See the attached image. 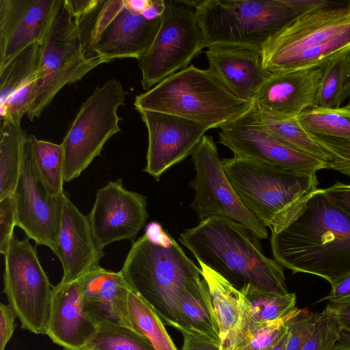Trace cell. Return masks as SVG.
<instances>
[{"label":"cell","instance_id":"obj_24","mask_svg":"<svg viewBox=\"0 0 350 350\" xmlns=\"http://www.w3.org/2000/svg\"><path fill=\"white\" fill-rule=\"evenodd\" d=\"M85 57L80 27L62 5L48 36L40 44L36 72L41 80Z\"/></svg>","mask_w":350,"mask_h":350},{"label":"cell","instance_id":"obj_43","mask_svg":"<svg viewBox=\"0 0 350 350\" xmlns=\"http://www.w3.org/2000/svg\"><path fill=\"white\" fill-rule=\"evenodd\" d=\"M14 311L9 304H0V350H5L15 329Z\"/></svg>","mask_w":350,"mask_h":350},{"label":"cell","instance_id":"obj_29","mask_svg":"<svg viewBox=\"0 0 350 350\" xmlns=\"http://www.w3.org/2000/svg\"><path fill=\"white\" fill-rule=\"evenodd\" d=\"M321 68L314 107L338 109L350 98V47L333 56Z\"/></svg>","mask_w":350,"mask_h":350},{"label":"cell","instance_id":"obj_22","mask_svg":"<svg viewBox=\"0 0 350 350\" xmlns=\"http://www.w3.org/2000/svg\"><path fill=\"white\" fill-rule=\"evenodd\" d=\"M297 119L310 137L330 154V169L350 178V109L312 107Z\"/></svg>","mask_w":350,"mask_h":350},{"label":"cell","instance_id":"obj_5","mask_svg":"<svg viewBox=\"0 0 350 350\" xmlns=\"http://www.w3.org/2000/svg\"><path fill=\"white\" fill-rule=\"evenodd\" d=\"M253 103L232 94L207 68L191 65L137 95L138 110L168 113L199 123L208 129L222 128L235 120Z\"/></svg>","mask_w":350,"mask_h":350},{"label":"cell","instance_id":"obj_15","mask_svg":"<svg viewBox=\"0 0 350 350\" xmlns=\"http://www.w3.org/2000/svg\"><path fill=\"white\" fill-rule=\"evenodd\" d=\"M148 134L144 172L157 180L174 165L191 155L208 130L196 122L174 115L138 110Z\"/></svg>","mask_w":350,"mask_h":350},{"label":"cell","instance_id":"obj_32","mask_svg":"<svg viewBox=\"0 0 350 350\" xmlns=\"http://www.w3.org/2000/svg\"><path fill=\"white\" fill-rule=\"evenodd\" d=\"M128 305L133 329L146 337L156 350H178L157 313L132 291Z\"/></svg>","mask_w":350,"mask_h":350},{"label":"cell","instance_id":"obj_47","mask_svg":"<svg viewBox=\"0 0 350 350\" xmlns=\"http://www.w3.org/2000/svg\"><path fill=\"white\" fill-rule=\"evenodd\" d=\"M350 299V273L332 286L330 293L320 301L328 300L331 302Z\"/></svg>","mask_w":350,"mask_h":350},{"label":"cell","instance_id":"obj_13","mask_svg":"<svg viewBox=\"0 0 350 350\" xmlns=\"http://www.w3.org/2000/svg\"><path fill=\"white\" fill-rule=\"evenodd\" d=\"M251 108L221 128L219 133V142L228 148L235 157L295 172L316 173L322 169H330L328 163L278 139L255 120Z\"/></svg>","mask_w":350,"mask_h":350},{"label":"cell","instance_id":"obj_8","mask_svg":"<svg viewBox=\"0 0 350 350\" xmlns=\"http://www.w3.org/2000/svg\"><path fill=\"white\" fill-rule=\"evenodd\" d=\"M4 256L3 293L21 327L46 334L53 287L28 237L14 235Z\"/></svg>","mask_w":350,"mask_h":350},{"label":"cell","instance_id":"obj_53","mask_svg":"<svg viewBox=\"0 0 350 350\" xmlns=\"http://www.w3.org/2000/svg\"><path fill=\"white\" fill-rule=\"evenodd\" d=\"M345 107H347V109H350V99H349L348 103L347 104V105H345Z\"/></svg>","mask_w":350,"mask_h":350},{"label":"cell","instance_id":"obj_45","mask_svg":"<svg viewBox=\"0 0 350 350\" xmlns=\"http://www.w3.org/2000/svg\"><path fill=\"white\" fill-rule=\"evenodd\" d=\"M101 2L102 0H64L63 7L79 23L83 18L92 12Z\"/></svg>","mask_w":350,"mask_h":350},{"label":"cell","instance_id":"obj_35","mask_svg":"<svg viewBox=\"0 0 350 350\" xmlns=\"http://www.w3.org/2000/svg\"><path fill=\"white\" fill-rule=\"evenodd\" d=\"M29 139L42 177L55 193H62L65 182L62 144L39 139L33 135H29Z\"/></svg>","mask_w":350,"mask_h":350},{"label":"cell","instance_id":"obj_48","mask_svg":"<svg viewBox=\"0 0 350 350\" xmlns=\"http://www.w3.org/2000/svg\"><path fill=\"white\" fill-rule=\"evenodd\" d=\"M165 8V1L150 0L148 6L142 12V15L147 20H155L160 18Z\"/></svg>","mask_w":350,"mask_h":350},{"label":"cell","instance_id":"obj_27","mask_svg":"<svg viewBox=\"0 0 350 350\" xmlns=\"http://www.w3.org/2000/svg\"><path fill=\"white\" fill-rule=\"evenodd\" d=\"M178 310L183 323L180 328L191 329L220 343L217 318L203 279L191 282L183 289L178 299Z\"/></svg>","mask_w":350,"mask_h":350},{"label":"cell","instance_id":"obj_50","mask_svg":"<svg viewBox=\"0 0 350 350\" xmlns=\"http://www.w3.org/2000/svg\"><path fill=\"white\" fill-rule=\"evenodd\" d=\"M332 350H350V332L342 329L339 340Z\"/></svg>","mask_w":350,"mask_h":350},{"label":"cell","instance_id":"obj_30","mask_svg":"<svg viewBox=\"0 0 350 350\" xmlns=\"http://www.w3.org/2000/svg\"><path fill=\"white\" fill-rule=\"evenodd\" d=\"M28 137L21 126L1 122L0 199L13 195L20 174L24 146Z\"/></svg>","mask_w":350,"mask_h":350},{"label":"cell","instance_id":"obj_37","mask_svg":"<svg viewBox=\"0 0 350 350\" xmlns=\"http://www.w3.org/2000/svg\"><path fill=\"white\" fill-rule=\"evenodd\" d=\"M299 310L296 308L279 319L250 325L244 332L234 350H267L287 332L288 322Z\"/></svg>","mask_w":350,"mask_h":350},{"label":"cell","instance_id":"obj_36","mask_svg":"<svg viewBox=\"0 0 350 350\" xmlns=\"http://www.w3.org/2000/svg\"><path fill=\"white\" fill-rule=\"evenodd\" d=\"M124 7L123 0H102L92 12L78 23L86 57L95 56L94 51L103 33Z\"/></svg>","mask_w":350,"mask_h":350},{"label":"cell","instance_id":"obj_7","mask_svg":"<svg viewBox=\"0 0 350 350\" xmlns=\"http://www.w3.org/2000/svg\"><path fill=\"white\" fill-rule=\"evenodd\" d=\"M126 95L121 82L113 78L96 87L82 103L61 143L64 182L78 178L111 136L121 131L118 109Z\"/></svg>","mask_w":350,"mask_h":350},{"label":"cell","instance_id":"obj_10","mask_svg":"<svg viewBox=\"0 0 350 350\" xmlns=\"http://www.w3.org/2000/svg\"><path fill=\"white\" fill-rule=\"evenodd\" d=\"M191 157L196 176L189 185L196 194L190 207L199 219L227 217L258 239H267L266 227L245 206L227 178L213 137L204 135Z\"/></svg>","mask_w":350,"mask_h":350},{"label":"cell","instance_id":"obj_38","mask_svg":"<svg viewBox=\"0 0 350 350\" xmlns=\"http://www.w3.org/2000/svg\"><path fill=\"white\" fill-rule=\"evenodd\" d=\"M40 81L36 72L3 105L0 106L1 122L21 126L22 118L27 115L33 103Z\"/></svg>","mask_w":350,"mask_h":350},{"label":"cell","instance_id":"obj_34","mask_svg":"<svg viewBox=\"0 0 350 350\" xmlns=\"http://www.w3.org/2000/svg\"><path fill=\"white\" fill-rule=\"evenodd\" d=\"M83 348L95 350H156L144 335L109 322L98 323L96 334Z\"/></svg>","mask_w":350,"mask_h":350},{"label":"cell","instance_id":"obj_33","mask_svg":"<svg viewBox=\"0 0 350 350\" xmlns=\"http://www.w3.org/2000/svg\"><path fill=\"white\" fill-rule=\"evenodd\" d=\"M40 59V44L33 43L18 53L0 69V106L37 71Z\"/></svg>","mask_w":350,"mask_h":350},{"label":"cell","instance_id":"obj_3","mask_svg":"<svg viewBox=\"0 0 350 350\" xmlns=\"http://www.w3.org/2000/svg\"><path fill=\"white\" fill-rule=\"evenodd\" d=\"M120 271L164 324L183 327L178 299L189 284L200 278L201 270L159 224H149L133 243Z\"/></svg>","mask_w":350,"mask_h":350},{"label":"cell","instance_id":"obj_20","mask_svg":"<svg viewBox=\"0 0 350 350\" xmlns=\"http://www.w3.org/2000/svg\"><path fill=\"white\" fill-rule=\"evenodd\" d=\"M208 69L234 96L254 101L271 75L263 66L260 49L238 46L210 47L205 51Z\"/></svg>","mask_w":350,"mask_h":350},{"label":"cell","instance_id":"obj_9","mask_svg":"<svg viewBox=\"0 0 350 350\" xmlns=\"http://www.w3.org/2000/svg\"><path fill=\"white\" fill-rule=\"evenodd\" d=\"M204 47L194 8L178 0L165 1L157 35L146 53L137 59L143 89L149 90L187 68Z\"/></svg>","mask_w":350,"mask_h":350},{"label":"cell","instance_id":"obj_51","mask_svg":"<svg viewBox=\"0 0 350 350\" xmlns=\"http://www.w3.org/2000/svg\"><path fill=\"white\" fill-rule=\"evenodd\" d=\"M287 336L288 332H286L275 344L267 350H284Z\"/></svg>","mask_w":350,"mask_h":350},{"label":"cell","instance_id":"obj_25","mask_svg":"<svg viewBox=\"0 0 350 350\" xmlns=\"http://www.w3.org/2000/svg\"><path fill=\"white\" fill-rule=\"evenodd\" d=\"M198 262L217 318L220 350H233L240 321L239 291L219 274Z\"/></svg>","mask_w":350,"mask_h":350},{"label":"cell","instance_id":"obj_1","mask_svg":"<svg viewBox=\"0 0 350 350\" xmlns=\"http://www.w3.org/2000/svg\"><path fill=\"white\" fill-rule=\"evenodd\" d=\"M275 260L331 286L350 273V216L318 189L278 230H271Z\"/></svg>","mask_w":350,"mask_h":350},{"label":"cell","instance_id":"obj_12","mask_svg":"<svg viewBox=\"0 0 350 350\" xmlns=\"http://www.w3.org/2000/svg\"><path fill=\"white\" fill-rule=\"evenodd\" d=\"M350 30V3L331 1L306 12L273 36L262 48L263 66L271 73L285 61Z\"/></svg>","mask_w":350,"mask_h":350},{"label":"cell","instance_id":"obj_39","mask_svg":"<svg viewBox=\"0 0 350 350\" xmlns=\"http://www.w3.org/2000/svg\"><path fill=\"white\" fill-rule=\"evenodd\" d=\"M342 331L336 319L324 309L319 312L315 329L301 350H332Z\"/></svg>","mask_w":350,"mask_h":350},{"label":"cell","instance_id":"obj_16","mask_svg":"<svg viewBox=\"0 0 350 350\" xmlns=\"http://www.w3.org/2000/svg\"><path fill=\"white\" fill-rule=\"evenodd\" d=\"M64 0H0V69L33 43L42 44Z\"/></svg>","mask_w":350,"mask_h":350},{"label":"cell","instance_id":"obj_46","mask_svg":"<svg viewBox=\"0 0 350 350\" xmlns=\"http://www.w3.org/2000/svg\"><path fill=\"white\" fill-rule=\"evenodd\" d=\"M325 309L336 319L342 329L350 332V299L336 302L329 301Z\"/></svg>","mask_w":350,"mask_h":350},{"label":"cell","instance_id":"obj_4","mask_svg":"<svg viewBox=\"0 0 350 350\" xmlns=\"http://www.w3.org/2000/svg\"><path fill=\"white\" fill-rule=\"evenodd\" d=\"M310 8L308 0H204L194 10L205 47L262 51L273 36Z\"/></svg>","mask_w":350,"mask_h":350},{"label":"cell","instance_id":"obj_28","mask_svg":"<svg viewBox=\"0 0 350 350\" xmlns=\"http://www.w3.org/2000/svg\"><path fill=\"white\" fill-rule=\"evenodd\" d=\"M109 62L98 55L85 57L44 77L39 81L35 98L26 115L29 120L39 118L65 85L81 79L98 66Z\"/></svg>","mask_w":350,"mask_h":350},{"label":"cell","instance_id":"obj_19","mask_svg":"<svg viewBox=\"0 0 350 350\" xmlns=\"http://www.w3.org/2000/svg\"><path fill=\"white\" fill-rule=\"evenodd\" d=\"M98 323L83 308L82 278L53 287L46 334L63 348L84 347L96 334Z\"/></svg>","mask_w":350,"mask_h":350},{"label":"cell","instance_id":"obj_11","mask_svg":"<svg viewBox=\"0 0 350 350\" xmlns=\"http://www.w3.org/2000/svg\"><path fill=\"white\" fill-rule=\"evenodd\" d=\"M65 192V191H64ZM63 192L55 193L38 168L29 135L25 144L18 179L13 193L16 226L36 244L57 252Z\"/></svg>","mask_w":350,"mask_h":350},{"label":"cell","instance_id":"obj_42","mask_svg":"<svg viewBox=\"0 0 350 350\" xmlns=\"http://www.w3.org/2000/svg\"><path fill=\"white\" fill-rule=\"evenodd\" d=\"M183 336L181 350H220V343L191 329H178Z\"/></svg>","mask_w":350,"mask_h":350},{"label":"cell","instance_id":"obj_18","mask_svg":"<svg viewBox=\"0 0 350 350\" xmlns=\"http://www.w3.org/2000/svg\"><path fill=\"white\" fill-rule=\"evenodd\" d=\"M321 73V67L271 73L253 105L275 118H297L314 107Z\"/></svg>","mask_w":350,"mask_h":350},{"label":"cell","instance_id":"obj_49","mask_svg":"<svg viewBox=\"0 0 350 350\" xmlns=\"http://www.w3.org/2000/svg\"><path fill=\"white\" fill-rule=\"evenodd\" d=\"M124 6L131 12L141 14L148 6L150 0H123Z\"/></svg>","mask_w":350,"mask_h":350},{"label":"cell","instance_id":"obj_40","mask_svg":"<svg viewBox=\"0 0 350 350\" xmlns=\"http://www.w3.org/2000/svg\"><path fill=\"white\" fill-rule=\"evenodd\" d=\"M319 312L300 309L287 325L284 350H301L315 329Z\"/></svg>","mask_w":350,"mask_h":350},{"label":"cell","instance_id":"obj_21","mask_svg":"<svg viewBox=\"0 0 350 350\" xmlns=\"http://www.w3.org/2000/svg\"><path fill=\"white\" fill-rule=\"evenodd\" d=\"M82 282L83 308L88 316L97 323L109 322L133 329L128 305L131 289L120 271L100 267L82 277Z\"/></svg>","mask_w":350,"mask_h":350},{"label":"cell","instance_id":"obj_23","mask_svg":"<svg viewBox=\"0 0 350 350\" xmlns=\"http://www.w3.org/2000/svg\"><path fill=\"white\" fill-rule=\"evenodd\" d=\"M161 24V17L147 20L125 6L103 33L94 51V55L108 59H138L150 47Z\"/></svg>","mask_w":350,"mask_h":350},{"label":"cell","instance_id":"obj_41","mask_svg":"<svg viewBox=\"0 0 350 350\" xmlns=\"http://www.w3.org/2000/svg\"><path fill=\"white\" fill-rule=\"evenodd\" d=\"M16 226V212L13 196L0 199V253L5 254Z\"/></svg>","mask_w":350,"mask_h":350},{"label":"cell","instance_id":"obj_52","mask_svg":"<svg viewBox=\"0 0 350 350\" xmlns=\"http://www.w3.org/2000/svg\"><path fill=\"white\" fill-rule=\"evenodd\" d=\"M62 350H95V349H86V348H81V349H69V348H63Z\"/></svg>","mask_w":350,"mask_h":350},{"label":"cell","instance_id":"obj_31","mask_svg":"<svg viewBox=\"0 0 350 350\" xmlns=\"http://www.w3.org/2000/svg\"><path fill=\"white\" fill-rule=\"evenodd\" d=\"M251 110L255 120L280 141L330 165V154L310 137L297 118H275L259 111L253 105Z\"/></svg>","mask_w":350,"mask_h":350},{"label":"cell","instance_id":"obj_2","mask_svg":"<svg viewBox=\"0 0 350 350\" xmlns=\"http://www.w3.org/2000/svg\"><path fill=\"white\" fill-rule=\"evenodd\" d=\"M178 240L198 262L239 291L250 284L269 293H288L283 267L266 256L258 238L238 222L213 216L184 230Z\"/></svg>","mask_w":350,"mask_h":350},{"label":"cell","instance_id":"obj_17","mask_svg":"<svg viewBox=\"0 0 350 350\" xmlns=\"http://www.w3.org/2000/svg\"><path fill=\"white\" fill-rule=\"evenodd\" d=\"M57 252L63 269L60 283L76 281L100 267L105 255L99 250L88 216L84 215L64 193Z\"/></svg>","mask_w":350,"mask_h":350},{"label":"cell","instance_id":"obj_6","mask_svg":"<svg viewBox=\"0 0 350 350\" xmlns=\"http://www.w3.org/2000/svg\"><path fill=\"white\" fill-rule=\"evenodd\" d=\"M221 164L245 206L266 227L280 229L318 188L316 173L283 170L234 157Z\"/></svg>","mask_w":350,"mask_h":350},{"label":"cell","instance_id":"obj_26","mask_svg":"<svg viewBox=\"0 0 350 350\" xmlns=\"http://www.w3.org/2000/svg\"><path fill=\"white\" fill-rule=\"evenodd\" d=\"M240 321L233 350L250 325L279 319L296 308L295 293L280 295L247 284L239 291Z\"/></svg>","mask_w":350,"mask_h":350},{"label":"cell","instance_id":"obj_54","mask_svg":"<svg viewBox=\"0 0 350 350\" xmlns=\"http://www.w3.org/2000/svg\"><path fill=\"white\" fill-rule=\"evenodd\" d=\"M349 3H350V1H349Z\"/></svg>","mask_w":350,"mask_h":350},{"label":"cell","instance_id":"obj_14","mask_svg":"<svg viewBox=\"0 0 350 350\" xmlns=\"http://www.w3.org/2000/svg\"><path fill=\"white\" fill-rule=\"evenodd\" d=\"M147 198L126 189L121 178L109 181L96 191L88 216L98 248L104 251L118 241H135L148 217Z\"/></svg>","mask_w":350,"mask_h":350},{"label":"cell","instance_id":"obj_44","mask_svg":"<svg viewBox=\"0 0 350 350\" xmlns=\"http://www.w3.org/2000/svg\"><path fill=\"white\" fill-rule=\"evenodd\" d=\"M324 191L332 202L350 216V184L337 181Z\"/></svg>","mask_w":350,"mask_h":350}]
</instances>
